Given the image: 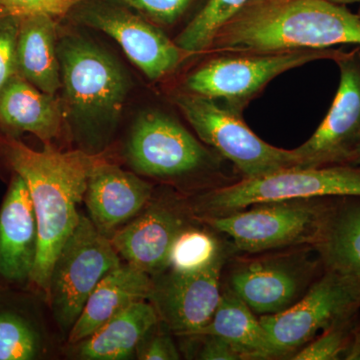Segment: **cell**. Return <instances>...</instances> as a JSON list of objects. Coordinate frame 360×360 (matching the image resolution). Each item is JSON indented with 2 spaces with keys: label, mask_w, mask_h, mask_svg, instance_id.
I'll use <instances>...</instances> for the list:
<instances>
[{
  "label": "cell",
  "mask_w": 360,
  "mask_h": 360,
  "mask_svg": "<svg viewBox=\"0 0 360 360\" xmlns=\"http://www.w3.org/2000/svg\"><path fill=\"white\" fill-rule=\"evenodd\" d=\"M106 160L103 153L61 151L45 144L35 150L16 137L0 134V165L25 180L39 225V252L27 288L47 300L52 266L75 231L92 170Z\"/></svg>",
  "instance_id": "cell-1"
},
{
  "label": "cell",
  "mask_w": 360,
  "mask_h": 360,
  "mask_svg": "<svg viewBox=\"0 0 360 360\" xmlns=\"http://www.w3.org/2000/svg\"><path fill=\"white\" fill-rule=\"evenodd\" d=\"M338 44L360 46V18L345 6L328 0H252L222 25L210 49L288 51Z\"/></svg>",
  "instance_id": "cell-2"
},
{
  "label": "cell",
  "mask_w": 360,
  "mask_h": 360,
  "mask_svg": "<svg viewBox=\"0 0 360 360\" xmlns=\"http://www.w3.org/2000/svg\"><path fill=\"white\" fill-rule=\"evenodd\" d=\"M125 158L136 174L191 196L240 179L232 165L206 146L172 111L149 108L137 117Z\"/></svg>",
  "instance_id": "cell-3"
},
{
  "label": "cell",
  "mask_w": 360,
  "mask_h": 360,
  "mask_svg": "<svg viewBox=\"0 0 360 360\" xmlns=\"http://www.w3.org/2000/svg\"><path fill=\"white\" fill-rule=\"evenodd\" d=\"M66 110L78 143L103 153L120 120L130 82L122 65L90 40L68 37L58 45Z\"/></svg>",
  "instance_id": "cell-4"
},
{
  "label": "cell",
  "mask_w": 360,
  "mask_h": 360,
  "mask_svg": "<svg viewBox=\"0 0 360 360\" xmlns=\"http://www.w3.org/2000/svg\"><path fill=\"white\" fill-rule=\"evenodd\" d=\"M342 49H297L253 51L210 49L187 71L176 89L210 97L236 112L243 113L269 82L286 71L317 60L335 61Z\"/></svg>",
  "instance_id": "cell-5"
},
{
  "label": "cell",
  "mask_w": 360,
  "mask_h": 360,
  "mask_svg": "<svg viewBox=\"0 0 360 360\" xmlns=\"http://www.w3.org/2000/svg\"><path fill=\"white\" fill-rule=\"evenodd\" d=\"M326 196H360V165L286 168L240 179L187 198L193 214L202 219L224 217L259 203Z\"/></svg>",
  "instance_id": "cell-6"
},
{
  "label": "cell",
  "mask_w": 360,
  "mask_h": 360,
  "mask_svg": "<svg viewBox=\"0 0 360 360\" xmlns=\"http://www.w3.org/2000/svg\"><path fill=\"white\" fill-rule=\"evenodd\" d=\"M169 98L198 139L229 161L240 179L300 167L295 149L276 148L262 141L246 124L243 113L210 97L179 89Z\"/></svg>",
  "instance_id": "cell-7"
},
{
  "label": "cell",
  "mask_w": 360,
  "mask_h": 360,
  "mask_svg": "<svg viewBox=\"0 0 360 360\" xmlns=\"http://www.w3.org/2000/svg\"><path fill=\"white\" fill-rule=\"evenodd\" d=\"M312 246L302 245L236 255L225 266L222 284L255 314H276L302 300L321 276V260Z\"/></svg>",
  "instance_id": "cell-8"
},
{
  "label": "cell",
  "mask_w": 360,
  "mask_h": 360,
  "mask_svg": "<svg viewBox=\"0 0 360 360\" xmlns=\"http://www.w3.org/2000/svg\"><path fill=\"white\" fill-rule=\"evenodd\" d=\"M335 198L271 201L224 217L200 220L231 239L238 255L293 246L314 248Z\"/></svg>",
  "instance_id": "cell-9"
},
{
  "label": "cell",
  "mask_w": 360,
  "mask_h": 360,
  "mask_svg": "<svg viewBox=\"0 0 360 360\" xmlns=\"http://www.w3.org/2000/svg\"><path fill=\"white\" fill-rule=\"evenodd\" d=\"M122 264L110 238L82 213L59 251L49 281L46 302L61 335L68 338L97 284Z\"/></svg>",
  "instance_id": "cell-10"
},
{
  "label": "cell",
  "mask_w": 360,
  "mask_h": 360,
  "mask_svg": "<svg viewBox=\"0 0 360 360\" xmlns=\"http://www.w3.org/2000/svg\"><path fill=\"white\" fill-rule=\"evenodd\" d=\"M360 310V288L349 279L322 270L302 300L276 314L262 315L274 359H290L319 331Z\"/></svg>",
  "instance_id": "cell-11"
},
{
  "label": "cell",
  "mask_w": 360,
  "mask_h": 360,
  "mask_svg": "<svg viewBox=\"0 0 360 360\" xmlns=\"http://www.w3.org/2000/svg\"><path fill=\"white\" fill-rule=\"evenodd\" d=\"M335 63L340 80L328 115L314 134L295 148L300 167L355 165L360 158V46Z\"/></svg>",
  "instance_id": "cell-12"
},
{
  "label": "cell",
  "mask_w": 360,
  "mask_h": 360,
  "mask_svg": "<svg viewBox=\"0 0 360 360\" xmlns=\"http://www.w3.org/2000/svg\"><path fill=\"white\" fill-rule=\"evenodd\" d=\"M198 221L186 195H153L139 215L110 236V241L125 262L155 276L168 269L179 234Z\"/></svg>",
  "instance_id": "cell-13"
},
{
  "label": "cell",
  "mask_w": 360,
  "mask_h": 360,
  "mask_svg": "<svg viewBox=\"0 0 360 360\" xmlns=\"http://www.w3.org/2000/svg\"><path fill=\"white\" fill-rule=\"evenodd\" d=\"M231 257L198 271L167 269L151 276L148 302L175 336L196 333L207 326L219 304L222 276Z\"/></svg>",
  "instance_id": "cell-14"
},
{
  "label": "cell",
  "mask_w": 360,
  "mask_h": 360,
  "mask_svg": "<svg viewBox=\"0 0 360 360\" xmlns=\"http://www.w3.org/2000/svg\"><path fill=\"white\" fill-rule=\"evenodd\" d=\"M80 20L112 37L153 82L172 77L198 56L179 47L160 26L120 7H87Z\"/></svg>",
  "instance_id": "cell-15"
},
{
  "label": "cell",
  "mask_w": 360,
  "mask_h": 360,
  "mask_svg": "<svg viewBox=\"0 0 360 360\" xmlns=\"http://www.w3.org/2000/svg\"><path fill=\"white\" fill-rule=\"evenodd\" d=\"M39 252V225L25 180L11 174L0 207V279L27 288Z\"/></svg>",
  "instance_id": "cell-16"
},
{
  "label": "cell",
  "mask_w": 360,
  "mask_h": 360,
  "mask_svg": "<svg viewBox=\"0 0 360 360\" xmlns=\"http://www.w3.org/2000/svg\"><path fill=\"white\" fill-rule=\"evenodd\" d=\"M153 195L150 182L104 160L90 174L84 201L92 224L110 238L139 215Z\"/></svg>",
  "instance_id": "cell-17"
},
{
  "label": "cell",
  "mask_w": 360,
  "mask_h": 360,
  "mask_svg": "<svg viewBox=\"0 0 360 360\" xmlns=\"http://www.w3.org/2000/svg\"><path fill=\"white\" fill-rule=\"evenodd\" d=\"M63 108L53 96L44 94L20 75H15L0 92V129L2 135L16 137L30 132L45 144L58 136Z\"/></svg>",
  "instance_id": "cell-18"
},
{
  "label": "cell",
  "mask_w": 360,
  "mask_h": 360,
  "mask_svg": "<svg viewBox=\"0 0 360 360\" xmlns=\"http://www.w3.org/2000/svg\"><path fill=\"white\" fill-rule=\"evenodd\" d=\"M153 285L149 274L125 262L97 284L68 336L73 345L92 335L134 303L148 300Z\"/></svg>",
  "instance_id": "cell-19"
},
{
  "label": "cell",
  "mask_w": 360,
  "mask_h": 360,
  "mask_svg": "<svg viewBox=\"0 0 360 360\" xmlns=\"http://www.w3.org/2000/svg\"><path fill=\"white\" fill-rule=\"evenodd\" d=\"M34 295L0 285V360L46 356L49 336Z\"/></svg>",
  "instance_id": "cell-20"
},
{
  "label": "cell",
  "mask_w": 360,
  "mask_h": 360,
  "mask_svg": "<svg viewBox=\"0 0 360 360\" xmlns=\"http://www.w3.org/2000/svg\"><path fill=\"white\" fill-rule=\"evenodd\" d=\"M160 321L150 302L134 303L84 340L68 345L66 354L80 360H127L144 335Z\"/></svg>",
  "instance_id": "cell-21"
},
{
  "label": "cell",
  "mask_w": 360,
  "mask_h": 360,
  "mask_svg": "<svg viewBox=\"0 0 360 360\" xmlns=\"http://www.w3.org/2000/svg\"><path fill=\"white\" fill-rule=\"evenodd\" d=\"M314 250L322 269L360 288V196H336Z\"/></svg>",
  "instance_id": "cell-22"
},
{
  "label": "cell",
  "mask_w": 360,
  "mask_h": 360,
  "mask_svg": "<svg viewBox=\"0 0 360 360\" xmlns=\"http://www.w3.org/2000/svg\"><path fill=\"white\" fill-rule=\"evenodd\" d=\"M16 65L18 75L44 94L54 96L63 86L53 18H20Z\"/></svg>",
  "instance_id": "cell-23"
},
{
  "label": "cell",
  "mask_w": 360,
  "mask_h": 360,
  "mask_svg": "<svg viewBox=\"0 0 360 360\" xmlns=\"http://www.w3.org/2000/svg\"><path fill=\"white\" fill-rule=\"evenodd\" d=\"M196 333L224 338L236 348L243 360L274 359V350L259 317L224 284L212 319Z\"/></svg>",
  "instance_id": "cell-24"
},
{
  "label": "cell",
  "mask_w": 360,
  "mask_h": 360,
  "mask_svg": "<svg viewBox=\"0 0 360 360\" xmlns=\"http://www.w3.org/2000/svg\"><path fill=\"white\" fill-rule=\"evenodd\" d=\"M238 255L231 239L198 219L187 227L175 240L168 269L179 271H198L221 258Z\"/></svg>",
  "instance_id": "cell-25"
},
{
  "label": "cell",
  "mask_w": 360,
  "mask_h": 360,
  "mask_svg": "<svg viewBox=\"0 0 360 360\" xmlns=\"http://www.w3.org/2000/svg\"><path fill=\"white\" fill-rule=\"evenodd\" d=\"M252 0H203L191 20L174 39L186 51L200 54L212 46L217 32Z\"/></svg>",
  "instance_id": "cell-26"
},
{
  "label": "cell",
  "mask_w": 360,
  "mask_h": 360,
  "mask_svg": "<svg viewBox=\"0 0 360 360\" xmlns=\"http://www.w3.org/2000/svg\"><path fill=\"white\" fill-rule=\"evenodd\" d=\"M359 311L347 315L322 330L290 360H343Z\"/></svg>",
  "instance_id": "cell-27"
},
{
  "label": "cell",
  "mask_w": 360,
  "mask_h": 360,
  "mask_svg": "<svg viewBox=\"0 0 360 360\" xmlns=\"http://www.w3.org/2000/svg\"><path fill=\"white\" fill-rule=\"evenodd\" d=\"M141 11L149 21L161 30L174 27L193 11L200 6L203 0H120Z\"/></svg>",
  "instance_id": "cell-28"
},
{
  "label": "cell",
  "mask_w": 360,
  "mask_h": 360,
  "mask_svg": "<svg viewBox=\"0 0 360 360\" xmlns=\"http://www.w3.org/2000/svg\"><path fill=\"white\" fill-rule=\"evenodd\" d=\"M179 350L187 359L243 360L236 348L224 338L207 333L176 335Z\"/></svg>",
  "instance_id": "cell-29"
},
{
  "label": "cell",
  "mask_w": 360,
  "mask_h": 360,
  "mask_svg": "<svg viewBox=\"0 0 360 360\" xmlns=\"http://www.w3.org/2000/svg\"><path fill=\"white\" fill-rule=\"evenodd\" d=\"M174 338V333L160 321L141 338L135 350V357L139 360L181 359Z\"/></svg>",
  "instance_id": "cell-30"
},
{
  "label": "cell",
  "mask_w": 360,
  "mask_h": 360,
  "mask_svg": "<svg viewBox=\"0 0 360 360\" xmlns=\"http://www.w3.org/2000/svg\"><path fill=\"white\" fill-rule=\"evenodd\" d=\"M20 18L8 15L0 18V92L7 82L18 73V46Z\"/></svg>",
  "instance_id": "cell-31"
},
{
  "label": "cell",
  "mask_w": 360,
  "mask_h": 360,
  "mask_svg": "<svg viewBox=\"0 0 360 360\" xmlns=\"http://www.w3.org/2000/svg\"><path fill=\"white\" fill-rule=\"evenodd\" d=\"M86 0H0V6L11 15H46L56 18L65 15L73 7Z\"/></svg>",
  "instance_id": "cell-32"
},
{
  "label": "cell",
  "mask_w": 360,
  "mask_h": 360,
  "mask_svg": "<svg viewBox=\"0 0 360 360\" xmlns=\"http://www.w3.org/2000/svg\"><path fill=\"white\" fill-rule=\"evenodd\" d=\"M343 360H360V315L352 329Z\"/></svg>",
  "instance_id": "cell-33"
},
{
  "label": "cell",
  "mask_w": 360,
  "mask_h": 360,
  "mask_svg": "<svg viewBox=\"0 0 360 360\" xmlns=\"http://www.w3.org/2000/svg\"><path fill=\"white\" fill-rule=\"evenodd\" d=\"M333 4H340V6H347V4H359L360 0H328Z\"/></svg>",
  "instance_id": "cell-34"
},
{
  "label": "cell",
  "mask_w": 360,
  "mask_h": 360,
  "mask_svg": "<svg viewBox=\"0 0 360 360\" xmlns=\"http://www.w3.org/2000/svg\"><path fill=\"white\" fill-rule=\"evenodd\" d=\"M8 15V13L4 11V7L0 6V18H4V16Z\"/></svg>",
  "instance_id": "cell-35"
},
{
  "label": "cell",
  "mask_w": 360,
  "mask_h": 360,
  "mask_svg": "<svg viewBox=\"0 0 360 360\" xmlns=\"http://www.w3.org/2000/svg\"><path fill=\"white\" fill-rule=\"evenodd\" d=\"M357 16H359V18H360V4H359V11H357Z\"/></svg>",
  "instance_id": "cell-36"
},
{
  "label": "cell",
  "mask_w": 360,
  "mask_h": 360,
  "mask_svg": "<svg viewBox=\"0 0 360 360\" xmlns=\"http://www.w3.org/2000/svg\"><path fill=\"white\" fill-rule=\"evenodd\" d=\"M356 165H360V158H359V161H357Z\"/></svg>",
  "instance_id": "cell-37"
}]
</instances>
